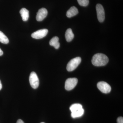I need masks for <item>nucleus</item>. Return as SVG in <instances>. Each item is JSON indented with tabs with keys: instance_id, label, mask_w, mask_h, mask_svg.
<instances>
[{
	"instance_id": "9",
	"label": "nucleus",
	"mask_w": 123,
	"mask_h": 123,
	"mask_svg": "<svg viewBox=\"0 0 123 123\" xmlns=\"http://www.w3.org/2000/svg\"><path fill=\"white\" fill-rule=\"evenodd\" d=\"M48 11L45 8H42L39 10L36 16V20L38 21H42L47 17Z\"/></svg>"
},
{
	"instance_id": "11",
	"label": "nucleus",
	"mask_w": 123,
	"mask_h": 123,
	"mask_svg": "<svg viewBox=\"0 0 123 123\" xmlns=\"http://www.w3.org/2000/svg\"><path fill=\"white\" fill-rule=\"evenodd\" d=\"M49 44L50 46L54 47L55 49H58L60 47L59 37L57 36L53 37L50 40Z\"/></svg>"
},
{
	"instance_id": "4",
	"label": "nucleus",
	"mask_w": 123,
	"mask_h": 123,
	"mask_svg": "<svg viewBox=\"0 0 123 123\" xmlns=\"http://www.w3.org/2000/svg\"><path fill=\"white\" fill-rule=\"evenodd\" d=\"M29 81L31 86L34 89L38 88L39 86V79L37 75L35 72L31 73L29 77Z\"/></svg>"
},
{
	"instance_id": "16",
	"label": "nucleus",
	"mask_w": 123,
	"mask_h": 123,
	"mask_svg": "<svg viewBox=\"0 0 123 123\" xmlns=\"http://www.w3.org/2000/svg\"><path fill=\"white\" fill-rule=\"evenodd\" d=\"M117 123H123V117H120L117 119Z\"/></svg>"
},
{
	"instance_id": "1",
	"label": "nucleus",
	"mask_w": 123,
	"mask_h": 123,
	"mask_svg": "<svg viewBox=\"0 0 123 123\" xmlns=\"http://www.w3.org/2000/svg\"><path fill=\"white\" fill-rule=\"evenodd\" d=\"M109 61L108 57L102 53H97L93 56L92 59V64L96 66H105Z\"/></svg>"
},
{
	"instance_id": "8",
	"label": "nucleus",
	"mask_w": 123,
	"mask_h": 123,
	"mask_svg": "<svg viewBox=\"0 0 123 123\" xmlns=\"http://www.w3.org/2000/svg\"><path fill=\"white\" fill-rule=\"evenodd\" d=\"M48 31L47 29H41L31 34V37L36 39H40L44 37L47 35Z\"/></svg>"
},
{
	"instance_id": "17",
	"label": "nucleus",
	"mask_w": 123,
	"mask_h": 123,
	"mask_svg": "<svg viewBox=\"0 0 123 123\" xmlns=\"http://www.w3.org/2000/svg\"><path fill=\"white\" fill-rule=\"evenodd\" d=\"M17 123H24L23 120L21 119H18L17 121Z\"/></svg>"
},
{
	"instance_id": "6",
	"label": "nucleus",
	"mask_w": 123,
	"mask_h": 123,
	"mask_svg": "<svg viewBox=\"0 0 123 123\" xmlns=\"http://www.w3.org/2000/svg\"><path fill=\"white\" fill-rule=\"evenodd\" d=\"M78 83V79L75 78H68L65 81V87L66 90L69 91L73 89Z\"/></svg>"
},
{
	"instance_id": "2",
	"label": "nucleus",
	"mask_w": 123,
	"mask_h": 123,
	"mask_svg": "<svg viewBox=\"0 0 123 123\" xmlns=\"http://www.w3.org/2000/svg\"><path fill=\"white\" fill-rule=\"evenodd\" d=\"M69 109L72 112L71 116L74 118L80 117L84 115V110L80 104H73L70 106Z\"/></svg>"
},
{
	"instance_id": "5",
	"label": "nucleus",
	"mask_w": 123,
	"mask_h": 123,
	"mask_svg": "<svg viewBox=\"0 0 123 123\" xmlns=\"http://www.w3.org/2000/svg\"><path fill=\"white\" fill-rule=\"evenodd\" d=\"M97 17L98 21L100 22H103L105 20V11L103 6L100 4H98L96 5Z\"/></svg>"
},
{
	"instance_id": "15",
	"label": "nucleus",
	"mask_w": 123,
	"mask_h": 123,
	"mask_svg": "<svg viewBox=\"0 0 123 123\" xmlns=\"http://www.w3.org/2000/svg\"><path fill=\"white\" fill-rule=\"evenodd\" d=\"M80 6L86 7L89 4V0H77Z\"/></svg>"
},
{
	"instance_id": "19",
	"label": "nucleus",
	"mask_w": 123,
	"mask_h": 123,
	"mask_svg": "<svg viewBox=\"0 0 123 123\" xmlns=\"http://www.w3.org/2000/svg\"><path fill=\"white\" fill-rule=\"evenodd\" d=\"M2 88V85L1 84V81L0 80V90Z\"/></svg>"
},
{
	"instance_id": "7",
	"label": "nucleus",
	"mask_w": 123,
	"mask_h": 123,
	"mask_svg": "<svg viewBox=\"0 0 123 123\" xmlns=\"http://www.w3.org/2000/svg\"><path fill=\"white\" fill-rule=\"evenodd\" d=\"M97 87L101 92L104 93H110L111 90V87L105 82H99L97 84Z\"/></svg>"
},
{
	"instance_id": "3",
	"label": "nucleus",
	"mask_w": 123,
	"mask_h": 123,
	"mask_svg": "<svg viewBox=\"0 0 123 123\" xmlns=\"http://www.w3.org/2000/svg\"><path fill=\"white\" fill-rule=\"evenodd\" d=\"M81 61V58L79 57H76L71 60L67 64V70L68 72L73 71L77 68Z\"/></svg>"
},
{
	"instance_id": "18",
	"label": "nucleus",
	"mask_w": 123,
	"mask_h": 123,
	"mask_svg": "<svg viewBox=\"0 0 123 123\" xmlns=\"http://www.w3.org/2000/svg\"><path fill=\"white\" fill-rule=\"evenodd\" d=\"M3 54V51L1 50V49L0 48V56L2 55Z\"/></svg>"
},
{
	"instance_id": "12",
	"label": "nucleus",
	"mask_w": 123,
	"mask_h": 123,
	"mask_svg": "<svg viewBox=\"0 0 123 123\" xmlns=\"http://www.w3.org/2000/svg\"><path fill=\"white\" fill-rule=\"evenodd\" d=\"M20 13L24 21H26L29 19V11L25 8H22L20 10Z\"/></svg>"
},
{
	"instance_id": "20",
	"label": "nucleus",
	"mask_w": 123,
	"mask_h": 123,
	"mask_svg": "<svg viewBox=\"0 0 123 123\" xmlns=\"http://www.w3.org/2000/svg\"></svg>"
},
{
	"instance_id": "13",
	"label": "nucleus",
	"mask_w": 123,
	"mask_h": 123,
	"mask_svg": "<svg viewBox=\"0 0 123 123\" xmlns=\"http://www.w3.org/2000/svg\"><path fill=\"white\" fill-rule=\"evenodd\" d=\"M65 39L66 41L70 42L73 39L74 37V34L71 29H68L66 30L65 34Z\"/></svg>"
},
{
	"instance_id": "14",
	"label": "nucleus",
	"mask_w": 123,
	"mask_h": 123,
	"mask_svg": "<svg viewBox=\"0 0 123 123\" xmlns=\"http://www.w3.org/2000/svg\"><path fill=\"white\" fill-rule=\"evenodd\" d=\"M0 42L4 44H7L9 42L8 37L1 31H0Z\"/></svg>"
},
{
	"instance_id": "10",
	"label": "nucleus",
	"mask_w": 123,
	"mask_h": 123,
	"mask_svg": "<svg viewBox=\"0 0 123 123\" xmlns=\"http://www.w3.org/2000/svg\"><path fill=\"white\" fill-rule=\"evenodd\" d=\"M78 13V10L76 7L75 6H73L67 11L66 16L68 18L72 17L76 15Z\"/></svg>"
}]
</instances>
